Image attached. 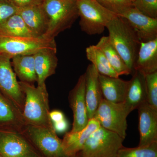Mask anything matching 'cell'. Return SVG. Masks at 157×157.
Segmentation results:
<instances>
[{
  "instance_id": "cell-22",
  "label": "cell",
  "mask_w": 157,
  "mask_h": 157,
  "mask_svg": "<svg viewBox=\"0 0 157 157\" xmlns=\"http://www.w3.org/2000/svg\"><path fill=\"white\" fill-rule=\"evenodd\" d=\"M11 59L13 70L19 81L32 84L37 82L33 55H18Z\"/></svg>"
},
{
  "instance_id": "cell-6",
  "label": "cell",
  "mask_w": 157,
  "mask_h": 157,
  "mask_svg": "<svg viewBox=\"0 0 157 157\" xmlns=\"http://www.w3.org/2000/svg\"><path fill=\"white\" fill-rule=\"evenodd\" d=\"M22 132L43 157H70L53 128L25 125Z\"/></svg>"
},
{
  "instance_id": "cell-31",
  "label": "cell",
  "mask_w": 157,
  "mask_h": 157,
  "mask_svg": "<svg viewBox=\"0 0 157 157\" xmlns=\"http://www.w3.org/2000/svg\"><path fill=\"white\" fill-rule=\"evenodd\" d=\"M18 8H24L34 5H42L44 0H9Z\"/></svg>"
},
{
  "instance_id": "cell-34",
  "label": "cell",
  "mask_w": 157,
  "mask_h": 157,
  "mask_svg": "<svg viewBox=\"0 0 157 157\" xmlns=\"http://www.w3.org/2000/svg\"><path fill=\"white\" fill-rule=\"evenodd\" d=\"M128 1L129 2H131L133 3L135 0H128Z\"/></svg>"
},
{
  "instance_id": "cell-1",
  "label": "cell",
  "mask_w": 157,
  "mask_h": 157,
  "mask_svg": "<svg viewBox=\"0 0 157 157\" xmlns=\"http://www.w3.org/2000/svg\"><path fill=\"white\" fill-rule=\"evenodd\" d=\"M106 28L109 41L133 74L141 43L136 32L126 20L117 15Z\"/></svg>"
},
{
  "instance_id": "cell-15",
  "label": "cell",
  "mask_w": 157,
  "mask_h": 157,
  "mask_svg": "<svg viewBox=\"0 0 157 157\" xmlns=\"http://www.w3.org/2000/svg\"><path fill=\"white\" fill-rule=\"evenodd\" d=\"M101 126L94 118L90 119L86 126L78 132H68L62 140L65 151L70 157H77L91 135Z\"/></svg>"
},
{
  "instance_id": "cell-32",
  "label": "cell",
  "mask_w": 157,
  "mask_h": 157,
  "mask_svg": "<svg viewBox=\"0 0 157 157\" xmlns=\"http://www.w3.org/2000/svg\"><path fill=\"white\" fill-rule=\"evenodd\" d=\"M53 129L56 133H63L67 132L69 128L68 121L66 118L63 120L52 123Z\"/></svg>"
},
{
  "instance_id": "cell-29",
  "label": "cell",
  "mask_w": 157,
  "mask_h": 157,
  "mask_svg": "<svg viewBox=\"0 0 157 157\" xmlns=\"http://www.w3.org/2000/svg\"><path fill=\"white\" fill-rule=\"evenodd\" d=\"M133 7L144 15L157 18V0H135Z\"/></svg>"
},
{
  "instance_id": "cell-30",
  "label": "cell",
  "mask_w": 157,
  "mask_h": 157,
  "mask_svg": "<svg viewBox=\"0 0 157 157\" xmlns=\"http://www.w3.org/2000/svg\"><path fill=\"white\" fill-rule=\"evenodd\" d=\"M18 9L9 0H0V23L17 14Z\"/></svg>"
},
{
  "instance_id": "cell-11",
  "label": "cell",
  "mask_w": 157,
  "mask_h": 157,
  "mask_svg": "<svg viewBox=\"0 0 157 157\" xmlns=\"http://www.w3.org/2000/svg\"><path fill=\"white\" fill-rule=\"evenodd\" d=\"M85 75H82L69 94V102L73 113V127L71 132H78L84 128L88 123L85 98Z\"/></svg>"
},
{
  "instance_id": "cell-24",
  "label": "cell",
  "mask_w": 157,
  "mask_h": 157,
  "mask_svg": "<svg viewBox=\"0 0 157 157\" xmlns=\"http://www.w3.org/2000/svg\"><path fill=\"white\" fill-rule=\"evenodd\" d=\"M0 36L37 38L28 28L23 20L18 14H14L0 23Z\"/></svg>"
},
{
  "instance_id": "cell-23",
  "label": "cell",
  "mask_w": 157,
  "mask_h": 157,
  "mask_svg": "<svg viewBox=\"0 0 157 157\" xmlns=\"http://www.w3.org/2000/svg\"><path fill=\"white\" fill-rule=\"evenodd\" d=\"M96 45L103 52L110 66L119 76L132 74L131 70L111 44L108 36L101 37Z\"/></svg>"
},
{
  "instance_id": "cell-14",
  "label": "cell",
  "mask_w": 157,
  "mask_h": 157,
  "mask_svg": "<svg viewBox=\"0 0 157 157\" xmlns=\"http://www.w3.org/2000/svg\"><path fill=\"white\" fill-rule=\"evenodd\" d=\"M85 75V98L89 119H91L103 99L99 73L93 64L88 66Z\"/></svg>"
},
{
  "instance_id": "cell-10",
  "label": "cell",
  "mask_w": 157,
  "mask_h": 157,
  "mask_svg": "<svg viewBox=\"0 0 157 157\" xmlns=\"http://www.w3.org/2000/svg\"><path fill=\"white\" fill-rule=\"evenodd\" d=\"M11 59L0 55V91L22 113L25 95L14 73Z\"/></svg>"
},
{
  "instance_id": "cell-13",
  "label": "cell",
  "mask_w": 157,
  "mask_h": 157,
  "mask_svg": "<svg viewBox=\"0 0 157 157\" xmlns=\"http://www.w3.org/2000/svg\"><path fill=\"white\" fill-rule=\"evenodd\" d=\"M139 117L140 142L138 146L157 142V109L144 102L137 108Z\"/></svg>"
},
{
  "instance_id": "cell-17",
  "label": "cell",
  "mask_w": 157,
  "mask_h": 157,
  "mask_svg": "<svg viewBox=\"0 0 157 157\" xmlns=\"http://www.w3.org/2000/svg\"><path fill=\"white\" fill-rule=\"evenodd\" d=\"M57 50L44 49L33 55L37 77V86L46 87L45 81L56 73L58 65Z\"/></svg>"
},
{
  "instance_id": "cell-5",
  "label": "cell",
  "mask_w": 157,
  "mask_h": 157,
  "mask_svg": "<svg viewBox=\"0 0 157 157\" xmlns=\"http://www.w3.org/2000/svg\"><path fill=\"white\" fill-rule=\"evenodd\" d=\"M124 139L100 126L91 135L80 153L81 157H116Z\"/></svg>"
},
{
  "instance_id": "cell-25",
  "label": "cell",
  "mask_w": 157,
  "mask_h": 157,
  "mask_svg": "<svg viewBox=\"0 0 157 157\" xmlns=\"http://www.w3.org/2000/svg\"><path fill=\"white\" fill-rule=\"evenodd\" d=\"M86 57L98 70L99 74L113 77H119L113 69L105 55L96 45H90L86 49Z\"/></svg>"
},
{
  "instance_id": "cell-33",
  "label": "cell",
  "mask_w": 157,
  "mask_h": 157,
  "mask_svg": "<svg viewBox=\"0 0 157 157\" xmlns=\"http://www.w3.org/2000/svg\"><path fill=\"white\" fill-rule=\"evenodd\" d=\"M49 117L52 123L65 119L64 114L59 110H54L49 112Z\"/></svg>"
},
{
  "instance_id": "cell-2",
  "label": "cell",
  "mask_w": 157,
  "mask_h": 157,
  "mask_svg": "<svg viewBox=\"0 0 157 157\" xmlns=\"http://www.w3.org/2000/svg\"><path fill=\"white\" fill-rule=\"evenodd\" d=\"M19 83L25 95L22 115L25 124L53 128L46 87H36L34 84L20 81Z\"/></svg>"
},
{
  "instance_id": "cell-8",
  "label": "cell",
  "mask_w": 157,
  "mask_h": 157,
  "mask_svg": "<svg viewBox=\"0 0 157 157\" xmlns=\"http://www.w3.org/2000/svg\"><path fill=\"white\" fill-rule=\"evenodd\" d=\"M130 113L124 102L112 103L103 99L93 118L102 128L125 139L128 128L127 118Z\"/></svg>"
},
{
  "instance_id": "cell-28",
  "label": "cell",
  "mask_w": 157,
  "mask_h": 157,
  "mask_svg": "<svg viewBox=\"0 0 157 157\" xmlns=\"http://www.w3.org/2000/svg\"><path fill=\"white\" fill-rule=\"evenodd\" d=\"M96 1L104 8L117 15H119L127 9L133 7L132 3L128 0H96Z\"/></svg>"
},
{
  "instance_id": "cell-3",
  "label": "cell",
  "mask_w": 157,
  "mask_h": 157,
  "mask_svg": "<svg viewBox=\"0 0 157 157\" xmlns=\"http://www.w3.org/2000/svg\"><path fill=\"white\" fill-rule=\"evenodd\" d=\"M42 7L48 21L45 39H55L60 33L70 28L78 17L75 0H44Z\"/></svg>"
},
{
  "instance_id": "cell-21",
  "label": "cell",
  "mask_w": 157,
  "mask_h": 157,
  "mask_svg": "<svg viewBox=\"0 0 157 157\" xmlns=\"http://www.w3.org/2000/svg\"><path fill=\"white\" fill-rule=\"evenodd\" d=\"M129 84L124 103L130 112L137 109L141 104L147 102L145 76L135 71Z\"/></svg>"
},
{
  "instance_id": "cell-16",
  "label": "cell",
  "mask_w": 157,
  "mask_h": 157,
  "mask_svg": "<svg viewBox=\"0 0 157 157\" xmlns=\"http://www.w3.org/2000/svg\"><path fill=\"white\" fill-rule=\"evenodd\" d=\"M17 14L35 36L44 37L48 29V21L42 4L19 8Z\"/></svg>"
},
{
  "instance_id": "cell-35",
  "label": "cell",
  "mask_w": 157,
  "mask_h": 157,
  "mask_svg": "<svg viewBox=\"0 0 157 157\" xmlns=\"http://www.w3.org/2000/svg\"><path fill=\"white\" fill-rule=\"evenodd\" d=\"M0 157H2V156L1 155H0Z\"/></svg>"
},
{
  "instance_id": "cell-4",
  "label": "cell",
  "mask_w": 157,
  "mask_h": 157,
  "mask_svg": "<svg viewBox=\"0 0 157 157\" xmlns=\"http://www.w3.org/2000/svg\"><path fill=\"white\" fill-rule=\"evenodd\" d=\"M76 3L80 17V28L89 35L102 34L108 23L117 15L96 0H78Z\"/></svg>"
},
{
  "instance_id": "cell-7",
  "label": "cell",
  "mask_w": 157,
  "mask_h": 157,
  "mask_svg": "<svg viewBox=\"0 0 157 157\" xmlns=\"http://www.w3.org/2000/svg\"><path fill=\"white\" fill-rule=\"evenodd\" d=\"M44 49L57 50L55 39L0 36V55L10 59L18 55H34Z\"/></svg>"
},
{
  "instance_id": "cell-12",
  "label": "cell",
  "mask_w": 157,
  "mask_h": 157,
  "mask_svg": "<svg viewBox=\"0 0 157 157\" xmlns=\"http://www.w3.org/2000/svg\"><path fill=\"white\" fill-rule=\"evenodd\" d=\"M117 15L126 20L140 42H147L157 38V18L144 15L134 7Z\"/></svg>"
},
{
  "instance_id": "cell-18",
  "label": "cell",
  "mask_w": 157,
  "mask_h": 157,
  "mask_svg": "<svg viewBox=\"0 0 157 157\" xmlns=\"http://www.w3.org/2000/svg\"><path fill=\"white\" fill-rule=\"evenodd\" d=\"M134 70L144 76L157 71V38L140 43Z\"/></svg>"
},
{
  "instance_id": "cell-26",
  "label": "cell",
  "mask_w": 157,
  "mask_h": 157,
  "mask_svg": "<svg viewBox=\"0 0 157 157\" xmlns=\"http://www.w3.org/2000/svg\"><path fill=\"white\" fill-rule=\"evenodd\" d=\"M116 157H157V142L134 148L123 147Z\"/></svg>"
},
{
  "instance_id": "cell-19",
  "label": "cell",
  "mask_w": 157,
  "mask_h": 157,
  "mask_svg": "<svg viewBox=\"0 0 157 157\" xmlns=\"http://www.w3.org/2000/svg\"><path fill=\"white\" fill-rule=\"evenodd\" d=\"M99 80L103 99L114 103L125 101L129 84L119 77H113L99 74Z\"/></svg>"
},
{
  "instance_id": "cell-36",
  "label": "cell",
  "mask_w": 157,
  "mask_h": 157,
  "mask_svg": "<svg viewBox=\"0 0 157 157\" xmlns=\"http://www.w3.org/2000/svg\"><path fill=\"white\" fill-rule=\"evenodd\" d=\"M75 1H78V0H75Z\"/></svg>"
},
{
  "instance_id": "cell-27",
  "label": "cell",
  "mask_w": 157,
  "mask_h": 157,
  "mask_svg": "<svg viewBox=\"0 0 157 157\" xmlns=\"http://www.w3.org/2000/svg\"><path fill=\"white\" fill-rule=\"evenodd\" d=\"M147 102L157 109V71L145 75Z\"/></svg>"
},
{
  "instance_id": "cell-20",
  "label": "cell",
  "mask_w": 157,
  "mask_h": 157,
  "mask_svg": "<svg viewBox=\"0 0 157 157\" xmlns=\"http://www.w3.org/2000/svg\"><path fill=\"white\" fill-rule=\"evenodd\" d=\"M25 125L22 113L0 91V128L22 132Z\"/></svg>"
},
{
  "instance_id": "cell-9",
  "label": "cell",
  "mask_w": 157,
  "mask_h": 157,
  "mask_svg": "<svg viewBox=\"0 0 157 157\" xmlns=\"http://www.w3.org/2000/svg\"><path fill=\"white\" fill-rule=\"evenodd\" d=\"M2 157H43L22 132L0 128Z\"/></svg>"
}]
</instances>
